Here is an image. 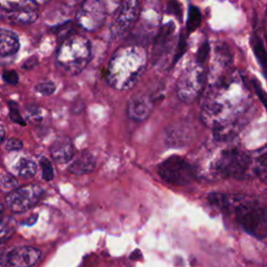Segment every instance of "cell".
Segmentation results:
<instances>
[{
    "mask_svg": "<svg viewBox=\"0 0 267 267\" xmlns=\"http://www.w3.org/2000/svg\"><path fill=\"white\" fill-rule=\"evenodd\" d=\"M209 203L218 210L235 216L236 221L250 235L267 238V209L243 195L214 192L208 196Z\"/></svg>",
    "mask_w": 267,
    "mask_h": 267,
    "instance_id": "cell-1",
    "label": "cell"
},
{
    "mask_svg": "<svg viewBox=\"0 0 267 267\" xmlns=\"http://www.w3.org/2000/svg\"><path fill=\"white\" fill-rule=\"evenodd\" d=\"M146 68V54L138 47L119 49L106 71V81L116 90L132 89Z\"/></svg>",
    "mask_w": 267,
    "mask_h": 267,
    "instance_id": "cell-2",
    "label": "cell"
},
{
    "mask_svg": "<svg viewBox=\"0 0 267 267\" xmlns=\"http://www.w3.org/2000/svg\"><path fill=\"white\" fill-rule=\"evenodd\" d=\"M91 56V46L87 39L73 36L67 39L60 47L56 63L60 68L68 75L81 73L88 65Z\"/></svg>",
    "mask_w": 267,
    "mask_h": 267,
    "instance_id": "cell-3",
    "label": "cell"
},
{
    "mask_svg": "<svg viewBox=\"0 0 267 267\" xmlns=\"http://www.w3.org/2000/svg\"><path fill=\"white\" fill-rule=\"evenodd\" d=\"M252 160L244 151L236 148L223 149L216 159L213 169L222 178H243L251 168Z\"/></svg>",
    "mask_w": 267,
    "mask_h": 267,
    "instance_id": "cell-4",
    "label": "cell"
},
{
    "mask_svg": "<svg viewBox=\"0 0 267 267\" xmlns=\"http://www.w3.org/2000/svg\"><path fill=\"white\" fill-rule=\"evenodd\" d=\"M160 177L168 184L185 186L196 180L197 171L195 167L179 156H173L166 159L159 165Z\"/></svg>",
    "mask_w": 267,
    "mask_h": 267,
    "instance_id": "cell-5",
    "label": "cell"
},
{
    "mask_svg": "<svg viewBox=\"0 0 267 267\" xmlns=\"http://www.w3.org/2000/svg\"><path fill=\"white\" fill-rule=\"evenodd\" d=\"M205 82L204 64L196 62L187 67L179 79L177 92L180 99L184 103H192L198 97Z\"/></svg>",
    "mask_w": 267,
    "mask_h": 267,
    "instance_id": "cell-6",
    "label": "cell"
},
{
    "mask_svg": "<svg viewBox=\"0 0 267 267\" xmlns=\"http://www.w3.org/2000/svg\"><path fill=\"white\" fill-rule=\"evenodd\" d=\"M44 195V190L37 185H27L13 190L7 196L8 207L16 213L27 211L40 203Z\"/></svg>",
    "mask_w": 267,
    "mask_h": 267,
    "instance_id": "cell-7",
    "label": "cell"
},
{
    "mask_svg": "<svg viewBox=\"0 0 267 267\" xmlns=\"http://www.w3.org/2000/svg\"><path fill=\"white\" fill-rule=\"evenodd\" d=\"M41 252L31 246H19L11 250L4 258V264L13 267H28L38 263Z\"/></svg>",
    "mask_w": 267,
    "mask_h": 267,
    "instance_id": "cell-8",
    "label": "cell"
},
{
    "mask_svg": "<svg viewBox=\"0 0 267 267\" xmlns=\"http://www.w3.org/2000/svg\"><path fill=\"white\" fill-rule=\"evenodd\" d=\"M154 109L152 100L143 94L135 95L130 98L127 105V116L134 121H144L149 117Z\"/></svg>",
    "mask_w": 267,
    "mask_h": 267,
    "instance_id": "cell-9",
    "label": "cell"
},
{
    "mask_svg": "<svg viewBox=\"0 0 267 267\" xmlns=\"http://www.w3.org/2000/svg\"><path fill=\"white\" fill-rule=\"evenodd\" d=\"M137 16V0H128L118 15L112 32L114 36H122L130 28Z\"/></svg>",
    "mask_w": 267,
    "mask_h": 267,
    "instance_id": "cell-10",
    "label": "cell"
},
{
    "mask_svg": "<svg viewBox=\"0 0 267 267\" xmlns=\"http://www.w3.org/2000/svg\"><path fill=\"white\" fill-rule=\"evenodd\" d=\"M73 145L69 138L59 137L50 146V155L58 164L68 163L73 157Z\"/></svg>",
    "mask_w": 267,
    "mask_h": 267,
    "instance_id": "cell-11",
    "label": "cell"
},
{
    "mask_svg": "<svg viewBox=\"0 0 267 267\" xmlns=\"http://www.w3.org/2000/svg\"><path fill=\"white\" fill-rule=\"evenodd\" d=\"M19 47V39L15 32L7 29H0V59L16 54Z\"/></svg>",
    "mask_w": 267,
    "mask_h": 267,
    "instance_id": "cell-12",
    "label": "cell"
},
{
    "mask_svg": "<svg viewBox=\"0 0 267 267\" xmlns=\"http://www.w3.org/2000/svg\"><path fill=\"white\" fill-rule=\"evenodd\" d=\"M96 160L90 151H83L69 166V171L73 175L82 176L90 174L94 170Z\"/></svg>",
    "mask_w": 267,
    "mask_h": 267,
    "instance_id": "cell-13",
    "label": "cell"
},
{
    "mask_svg": "<svg viewBox=\"0 0 267 267\" xmlns=\"http://www.w3.org/2000/svg\"><path fill=\"white\" fill-rule=\"evenodd\" d=\"M175 30V26L173 23H168L164 25L159 35L156 38L155 41V46H154V60L158 61L160 60V58L165 53V51L167 50V47H168V44L170 42V39L173 37V33Z\"/></svg>",
    "mask_w": 267,
    "mask_h": 267,
    "instance_id": "cell-14",
    "label": "cell"
},
{
    "mask_svg": "<svg viewBox=\"0 0 267 267\" xmlns=\"http://www.w3.org/2000/svg\"><path fill=\"white\" fill-rule=\"evenodd\" d=\"M251 45L258 63L260 64L265 75L267 77V50L262 39L256 31L253 32L251 37Z\"/></svg>",
    "mask_w": 267,
    "mask_h": 267,
    "instance_id": "cell-15",
    "label": "cell"
},
{
    "mask_svg": "<svg viewBox=\"0 0 267 267\" xmlns=\"http://www.w3.org/2000/svg\"><path fill=\"white\" fill-rule=\"evenodd\" d=\"M15 169L18 176L24 179H30L37 173V164L30 159L22 158L18 161Z\"/></svg>",
    "mask_w": 267,
    "mask_h": 267,
    "instance_id": "cell-16",
    "label": "cell"
},
{
    "mask_svg": "<svg viewBox=\"0 0 267 267\" xmlns=\"http://www.w3.org/2000/svg\"><path fill=\"white\" fill-rule=\"evenodd\" d=\"M189 136L190 134L185 127H175L167 135V142L171 146H183L189 141Z\"/></svg>",
    "mask_w": 267,
    "mask_h": 267,
    "instance_id": "cell-17",
    "label": "cell"
},
{
    "mask_svg": "<svg viewBox=\"0 0 267 267\" xmlns=\"http://www.w3.org/2000/svg\"><path fill=\"white\" fill-rule=\"evenodd\" d=\"M200 24H202V14H200L199 10L196 7L190 6L188 10V19L186 24L187 30L189 32H193L199 27Z\"/></svg>",
    "mask_w": 267,
    "mask_h": 267,
    "instance_id": "cell-18",
    "label": "cell"
},
{
    "mask_svg": "<svg viewBox=\"0 0 267 267\" xmlns=\"http://www.w3.org/2000/svg\"><path fill=\"white\" fill-rule=\"evenodd\" d=\"M255 171L262 178L267 175V145L255 158Z\"/></svg>",
    "mask_w": 267,
    "mask_h": 267,
    "instance_id": "cell-19",
    "label": "cell"
},
{
    "mask_svg": "<svg viewBox=\"0 0 267 267\" xmlns=\"http://www.w3.org/2000/svg\"><path fill=\"white\" fill-rule=\"evenodd\" d=\"M15 232V226L10 220L0 221V244L7 242Z\"/></svg>",
    "mask_w": 267,
    "mask_h": 267,
    "instance_id": "cell-20",
    "label": "cell"
},
{
    "mask_svg": "<svg viewBox=\"0 0 267 267\" xmlns=\"http://www.w3.org/2000/svg\"><path fill=\"white\" fill-rule=\"evenodd\" d=\"M40 166L42 168V175H43V179L45 181H51L54 177V173H53V167L51 162L47 159V158H42L40 160Z\"/></svg>",
    "mask_w": 267,
    "mask_h": 267,
    "instance_id": "cell-21",
    "label": "cell"
},
{
    "mask_svg": "<svg viewBox=\"0 0 267 267\" xmlns=\"http://www.w3.org/2000/svg\"><path fill=\"white\" fill-rule=\"evenodd\" d=\"M209 52H210V44L209 42H204L202 45H200L196 53V62L200 64H205V62L209 56Z\"/></svg>",
    "mask_w": 267,
    "mask_h": 267,
    "instance_id": "cell-22",
    "label": "cell"
},
{
    "mask_svg": "<svg viewBox=\"0 0 267 267\" xmlns=\"http://www.w3.org/2000/svg\"><path fill=\"white\" fill-rule=\"evenodd\" d=\"M56 86L53 82H44L36 87V90L42 95H51L54 93Z\"/></svg>",
    "mask_w": 267,
    "mask_h": 267,
    "instance_id": "cell-23",
    "label": "cell"
},
{
    "mask_svg": "<svg viewBox=\"0 0 267 267\" xmlns=\"http://www.w3.org/2000/svg\"><path fill=\"white\" fill-rule=\"evenodd\" d=\"M10 116H11L12 121H14L15 123L21 124L23 126L25 125V121L21 117V115L19 113V110H18V107H17V105L15 103H10Z\"/></svg>",
    "mask_w": 267,
    "mask_h": 267,
    "instance_id": "cell-24",
    "label": "cell"
},
{
    "mask_svg": "<svg viewBox=\"0 0 267 267\" xmlns=\"http://www.w3.org/2000/svg\"><path fill=\"white\" fill-rule=\"evenodd\" d=\"M253 86H254V89L256 91V94L258 95L259 99L261 100V103L264 105V107L267 110V94H266V92L264 91L262 86L260 85V83H258V81L256 79H253Z\"/></svg>",
    "mask_w": 267,
    "mask_h": 267,
    "instance_id": "cell-25",
    "label": "cell"
},
{
    "mask_svg": "<svg viewBox=\"0 0 267 267\" xmlns=\"http://www.w3.org/2000/svg\"><path fill=\"white\" fill-rule=\"evenodd\" d=\"M186 48H187V42H186V37L184 33L182 32L181 33V37H180V41H179V44H178V48H177V52H176V55H175V59H174V64H176L180 59L181 56L185 53L186 51Z\"/></svg>",
    "mask_w": 267,
    "mask_h": 267,
    "instance_id": "cell-26",
    "label": "cell"
},
{
    "mask_svg": "<svg viewBox=\"0 0 267 267\" xmlns=\"http://www.w3.org/2000/svg\"><path fill=\"white\" fill-rule=\"evenodd\" d=\"M16 184V180L10 175H4L2 179H0V187H2L3 190H12V188H14Z\"/></svg>",
    "mask_w": 267,
    "mask_h": 267,
    "instance_id": "cell-27",
    "label": "cell"
},
{
    "mask_svg": "<svg viewBox=\"0 0 267 267\" xmlns=\"http://www.w3.org/2000/svg\"><path fill=\"white\" fill-rule=\"evenodd\" d=\"M166 12L168 14H173L176 17H178L180 20H182V8L181 5L177 2H170L168 5H167V9Z\"/></svg>",
    "mask_w": 267,
    "mask_h": 267,
    "instance_id": "cell-28",
    "label": "cell"
},
{
    "mask_svg": "<svg viewBox=\"0 0 267 267\" xmlns=\"http://www.w3.org/2000/svg\"><path fill=\"white\" fill-rule=\"evenodd\" d=\"M22 147H23L22 141H20L17 138H11L6 143V149L9 151H17L22 149Z\"/></svg>",
    "mask_w": 267,
    "mask_h": 267,
    "instance_id": "cell-29",
    "label": "cell"
},
{
    "mask_svg": "<svg viewBox=\"0 0 267 267\" xmlns=\"http://www.w3.org/2000/svg\"><path fill=\"white\" fill-rule=\"evenodd\" d=\"M3 79L6 83H8L10 85H16L19 82V77H18L17 72L13 71V70L5 71L3 74Z\"/></svg>",
    "mask_w": 267,
    "mask_h": 267,
    "instance_id": "cell-30",
    "label": "cell"
},
{
    "mask_svg": "<svg viewBox=\"0 0 267 267\" xmlns=\"http://www.w3.org/2000/svg\"><path fill=\"white\" fill-rule=\"evenodd\" d=\"M39 108L37 107H27L25 109V112H26V115L27 117L32 120V121H40L41 120V115H40V111L38 110Z\"/></svg>",
    "mask_w": 267,
    "mask_h": 267,
    "instance_id": "cell-31",
    "label": "cell"
},
{
    "mask_svg": "<svg viewBox=\"0 0 267 267\" xmlns=\"http://www.w3.org/2000/svg\"><path fill=\"white\" fill-rule=\"evenodd\" d=\"M5 138H6V129L3 125H0V143L4 142Z\"/></svg>",
    "mask_w": 267,
    "mask_h": 267,
    "instance_id": "cell-32",
    "label": "cell"
},
{
    "mask_svg": "<svg viewBox=\"0 0 267 267\" xmlns=\"http://www.w3.org/2000/svg\"><path fill=\"white\" fill-rule=\"evenodd\" d=\"M3 211H4V207H3L2 205H0V215L3 214Z\"/></svg>",
    "mask_w": 267,
    "mask_h": 267,
    "instance_id": "cell-33",
    "label": "cell"
},
{
    "mask_svg": "<svg viewBox=\"0 0 267 267\" xmlns=\"http://www.w3.org/2000/svg\"><path fill=\"white\" fill-rule=\"evenodd\" d=\"M266 14H267V10H266Z\"/></svg>",
    "mask_w": 267,
    "mask_h": 267,
    "instance_id": "cell-34",
    "label": "cell"
}]
</instances>
